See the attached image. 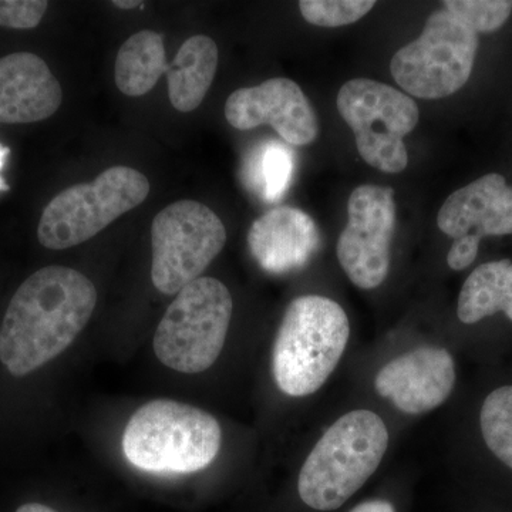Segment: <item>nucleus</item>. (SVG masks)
Listing matches in <instances>:
<instances>
[{"mask_svg":"<svg viewBox=\"0 0 512 512\" xmlns=\"http://www.w3.org/2000/svg\"><path fill=\"white\" fill-rule=\"evenodd\" d=\"M96 305V286L82 272L39 269L9 303L0 328V362L12 376L30 375L79 338Z\"/></svg>","mask_w":512,"mask_h":512,"instance_id":"obj_1","label":"nucleus"},{"mask_svg":"<svg viewBox=\"0 0 512 512\" xmlns=\"http://www.w3.org/2000/svg\"><path fill=\"white\" fill-rule=\"evenodd\" d=\"M389 446L384 421L369 410L340 417L313 447L299 474L298 491L313 510L342 507L375 474Z\"/></svg>","mask_w":512,"mask_h":512,"instance_id":"obj_2","label":"nucleus"},{"mask_svg":"<svg viewBox=\"0 0 512 512\" xmlns=\"http://www.w3.org/2000/svg\"><path fill=\"white\" fill-rule=\"evenodd\" d=\"M348 315L332 299L296 298L286 309L272 348V375L282 393L305 397L318 392L345 353Z\"/></svg>","mask_w":512,"mask_h":512,"instance_id":"obj_3","label":"nucleus"},{"mask_svg":"<svg viewBox=\"0 0 512 512\" xmlns=\"http://www.w3.org/2000/svg\"><path fill=\"white\" fill-rule=\"evenodd\" d=\"M221 443V426L212 414L158 399L141 406L128 420L123 453L140 470L185 474L210 466Z\"/></svg>","mask_w":512,"mask_h":512,"instance_id":"obj_4","label":"nucleus"},{"mask_svg":"<svg viewBox=\"0 0 512 512\" xmlns=\"http://www.w3.org/2000/svg\"><path fill=\"white\" fill-rule=\"evenodd\" d=\"M232 302L227 286L218 279H195L177 293L158 323L154 335L157 359L185 375L210 369L227 340Z\"/></svg>","mask_w":512,"mask_h":512,"instance_id":"obj_5","label":"nucleus"},{"mask_svg":"<svg viewBox=\"0 0 512 512\" xmlns=\"http://www.w3.org/2000/svg\"><path fill=\"white\" fill-rule=\"evenodd\" d=\"M148 194L146 175L136 168L116 165L93 183L73 185L56 195L43 211L37 238L43 247L55 251L82 245L143 204Z\"/></svg>","mask_w":512,"mask_h":512,"instance_id":"obj_6","label":"nucleus"},{"mask_svg":"<svg viewBox=\"0 0 512 512\" xmlns=\"http://www.w3.org/2000/svg\"><path fill=\"white\" fill-rule=\"evenodd\" d=\"M336 104L367 164L389 174L406 170L409 154L403 138L420 119L412 97L376 80L353 79L340 87Z\"/></svg>","mask_w":512,"mask_h":512,"instance_id":"obj_7","label":"nucleus"},{"mask_svg":"<svg viewBox=\"0 0 512 512\" xmlns=\"http://www.w3.org/2000/svg\"><path fill=\"white\" fill-rule=\"evenodd\" d=\"M478 35L446 9L433 13L419 39L393 56L390 72L410 96L439 100L466 86L473 72Z\"/></svg>","mask_w":512,"mask_h":512,"instance_id":"obj_8","label":"nucleus"},{"mask_svg":"<svg viewBox=\"0 0 512 512\" xmlns=\"http://www.w3.org/2000/svg\"><path fill=\"white\" fill-rule=\"evenodd\" d=\"M225 242L224 222L201 202L177 201L158 212L151 225V279L157 291L177 295L201 278Z\"/></svg>","mask_w":512,"mask_h":512,"instance_id":"obj_9","label":"nucleus"},{"mask_svg":"<svg viewBox=\"0 0 512 512\" xmlns=\"http://www.w3.org/2000/svg\"><path fill=\"white\" fill-rule=\"evenodd\" d=\"M348 215L336 248L339 264L357 288L369 291L389 274L397 217L393 188L360 185L350 194Z\"/></svg>","mask_w":512,"mask_h":512,"instance_id":"obj_10","label":"nucleus"},{"mask_svg":"<svg viewBox=\"0 0 512 512\" xmlns=\"http://www.w3.org/2000/svg\"><path fill=\"white\" fill-rule=\"evenodd\" d=\"M225 117L242 131L269 124L292 146L311 144L319 133L318 117L308 97L299 84L285 77L235 90L225 103Z\"/></svg>","mask_w":512,"mask_h":512,"instance_id":"obj_11","label":"nucleus"},{"mask_svg":"<svg viewBox=\"0 0 512 512\" xmlns=\"http://www.w3.org/2000/svg\"><path fill=\"white\" fill-rule=\"evenodd\" d=\"M456 384V366L446 349H414L396 357L376 376L377 393L407 414L431 412L441 406Z\"/></svg>","mask_w":512,"mask_h":512,"instance_id":"obj_12","label":"nucleus"},{"mask_svg":"<svg viewBox=\"0 0 512 512\" xmlns=\"http://www.w3.org/2000/svg\"><path fill=\"white\" fill-rule=\"evenodd\" d=\"M437 225L447 237L477 238L512 234V187L503 175L487 174L450 195Z\"/></svg>","mask_w":512,"mask_h":512,"instance_id":"obj_13","label":"nucleus"},{"mask_svg":"<svg viewBox=\"0 0 512 512\" xmlns=\"http://www.w3.org/2000/svg\"><path fill=\"white\" fill-rule=\"evenodd\" d=\"M63 90L45 60L30 52L0 59V123L49 119L62 106Z\"/></svg>","mask_w":512,"mask_h":512,"instance_id":"obj_14","label":"nucleus"},{"mask_svg":"<svg viewBox=\"0 0 512 512\" xmlns=\"http://www.w3.org/2000/svg\"><path fill=\"white\" fill-rule=\"evenodd\" d=\"M319 239L311 215L298 208L279 207L252 224L248 247L264 271L281 275L308 264L318 251Z\"/></svg>","mask_w":512,"mask_h":512,"instance_id":"obj_15","label":"nucleus"},{"mask_svg":"<svg viewBox=\"0 0 512 512\" xmlns=\"http://www.w3.org/2000/svg\"><path fill=\"white\" fill-rule=\"evenodd\" d=\"M218 69V47L211 37L185 40L168 64V97L175 110L190 113L201 106Z\"/></svg>","mask_w":512,"mask_h":512,"instance_id":"obj_16","label":"nucleus"},{"mask_svg":"<svg viewBox=\"0 0 512 512\" xmlns=\"http://www.w3.org/2000/svg\"><path fill=\"white\" fill-rule=\"evenodd\" d=\"M497 312L512 320V262H487L468 276L458 296L457 316L466 325L480 322Z\"/></svg>","mask_w":512,"mask_h":512,"instance_id":"obj_17","label":"nucleus"},{"mask_svg":"<svg viewBox=\"0 0 512 512\" xmlns=\"http://www.w3.org/2000/svg\"><path fill=\"white\" fill-rule=\"evenodd\" d=\"M163 36L154 30H140L120 47L114 66V79L121 93L141 97L167 73Z\"/></svg>","mask_w":512,"mask_h":512,"instance_id":"obj_18","label":"nucleus"},{"mask_svg":"<svg viewBox=\"0 0 512 512\" xmlns=\"http://www.w3.org/2000/svg\"><path fill=\"white\" fill-rule=\"evenodd\" d=\"M295 171L293 151L279 141L259 144L249 153L244 178L256 195L266 202L284 197Z\"/></svg>","mask_w":512,"mask_h":512,"instance_id":"obj_19","label":"nucleus"},{"mask_svg":"<svg viewBox=\"0 0 512 512\" xmlns=\"http://www.w3.org/2000/svg\"><path fill=\"white\" fill-rule=\"evenodd\" d=\"M481 433L498 460L512 470V386L488 394L480 414Z\"/></svg>","mask_w":512,"mask_h":512,"instance_id":"obj_20","label":"nucleus"},{"mask_svg":"<svg viewBox=\"0 0 512 512\" xmlns=\"http://www.w3.org/2000/svg\"><path fill=\"white\" fill-rule=\"evenodd\" d=\"M444 9L473 32L491 33L503 28L512 13L510 0H446Z\"/></svg>","mask_w":512,"mask_h":512,"instance_id":"obj_21","label":"nucleus"},{"mask_svg":"<svg viewBox=\"0 0 512 512\" xmlns=\"http://www.w3.org/2000/svg\"><path fill=\"white\" fill-rule=\"evenodd\" d=\"M375 5L373 0H302L299 9L311 25L340 28L365 18Z\"/></svg>","mask_w":512,"mask_h":512,"instance_id":"obj_22","label":"nucleus"},{"mask_svg":"<svg viewBox=\"0 0 512 512\" xmlns=\"http://www.w3.org/2000/svg\"><path fill=\"white\" fill-rule=\"evenodd\" d=\"M49 3L43 0H0V26L35 29L42 22Z\"/></svg>","mask_w":512,"mask_h":512,"instance_id":"obj_23","label":"nucleus"},{"mask_svg":"<svg viewBox=\"0 0 512 512\" xmlns=\"http://www.w3.org/2000/svg\"><path fill=\"white\" fill-rule=\"evenodd\" d=\"M480 238L476 235H466L454 239L453 247L448 251L447 264L454 271H463L468 268L478 255V248H480Z\"/></svg>","mask_w":512,"mask_h":512,"instance_id":"obj_24","label":"nucleus"},{"mask_svg":"<svg viewBox=\"0 0 512 512\" xmlns=\"http://www.w3.org/2000/svg\"><path fill=\"white\" fill-rule=\"evenodd\" d=\"M350 512H396V510H394L393 505L389 501L370 500L357 505Z\"/></svg>","mask_w":512,"mask_h":512,"instance_id":"obj_25","label":"nucleus"},{"mask_svg":"<svg viewBox=\"0 0 512 512\" xmlns=\"http://www.w3.org/2000/svg\"><path fill=\"white\" fill-rule=\"evenodd\" d=\"M15 512H59L53 510V508L47 507V505L39 504V503H29L22 505Z\"/></svg>","mask_w":512,"mask_h":512,"instance_id":"obj_26","label":"nucleus"},{"mask_svg":"<svg viewBox=\"0 0 512 512\" xmlns=\"http://www.w3.org/2000/svg\"><path fill=\"white\" fill-rule=\"evenodd\" d=\"M143 5V2H136V0H114L113 2V6L123 10L136 9Z\"/></svg>","mask_w":512,"mask_h":512,"instance_id":"obj_27","label":"nucleus"},{"mask_svg":"<svg viewBox=\"0 0 512 512\" xmlns=\"http://www.w3.org/2000/svg\"><path fill=\"white\" fill-rule=\"evenodd\" d=\"M5 158L6 157H0V170H2L3 164H5ZM0 190H2V191L9 190L8 184H6L5 181H3L2 177H0Z\"/></svg>","mask_w":512,"mask_h":512,"instance_id":"obj_28","label":"nucleus"}]
</instances>
